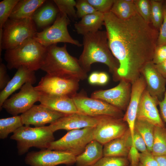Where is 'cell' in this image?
<instances>
[{"instance_id": "27", "label": "cell", "mask_w": 166, "mask_h": 166, "mask_svg": "<svg viewBox=\"0 0 166 166\" xmlns=\"http://www.w3.org/2000/svg\"><path fill=\"white\" fill-rule=\"evenodd\" d=\"M118 18L128 19L138 13L134 0H114L110 11Z\"/></svg>"}, {"instance_id": "38", "label": "cell", "mask_w": 166, "mask_h": 166, "mask_svg": "<svg viewBox=\"0 0 166 166\" xmlns=\"http://www.w3.org/2000/svg\"><path fill=\"white\" fill-rule=\"evenodd\" d=\"M139 160L144 166H158L155 156L148 150L140 153Z\"/></svg>"}, {"instance_id": "16", "label": "cell", "mask_w": 166, "mask_h": 166, "mask_svg": "<svg viewBox=\"0 0 166 166\" xmlns=\"http://www.w3.org/2000/svg\"><path fill=\"white\" fill-rule=\"evenodd\" d=\"M101 117H93L79 113H75L65 115L48 126L53 132L60 129L70 131L94 127L98 123Z\"/></svg>"}, {"instance_id": "29", "label": "cell", "mask_w": 166, "mask_h": 166, "mask_svg": "<svg viewBox=\"0 0 166 166\" xmlns=\"http://www.w3.org/2000/svg\"><path fill=\"white\" fill-rule=\"evenodd\" d=\"M151 152L155 156L166 155V129L155 126Z\"/></svg>"}, {"instance_id": "6", "label": "cell", "mask_w": 166, "mask_h": 166, "mask_svg": "<svg viewBox=\"0 0 166 166\" xmlns=\"http://www.w3.org/2000/svg\"><path fill=\"white\" fill-rule=\"evenodd\" d=\"M53 133L48 126L34 128L23 126L15 131L10 138L16 141L18 153L22 155L33 147L47 149L54 141Z\"/></svg>"}, {"instance_id": "48", "label": "cell", "mask_w": 166, "mask_h": 166, "mask_svg": "<svg viewBox=\"0 0 166 166\" xmlns=\"http://www.w3.org/2000/svg\"><path fill=\"white\" fill-rule=\"evenodd\" d=\"M158 166H166V155L155 156Z\"/></svg>"}, {"instance_id": "14", "label": "cell", "mask_w": 166, "mask_h": 166, "mask_svg": "<svg viewBox=\"0 0 166 166\" xmlns=\"http://www.w3.org/2000/svg\"><path fill=\"white\" fill-rule=\"evenodd\" d=\"M131 88V83L122 79L117 86L108 89L95 91L92 94L91 97L103 100L125 111L130 101Z\"/></svg>"}, {"instance_id": "3", "label": "cell", "mask_w": 166, "mask_h": 166, "mask_svg": "<svg viewBox=\"0 0 166 166\" xmlns=\"http://www.w3.org/2000/svg\"><path fill=\"white\" fill-rule=\"evenodd\" d=\"M40 69L48 74L67 76L80 80L87 77L78 60L67 51L66 44L61 47L57 44L48 47Z\"/></svg>"}, {"instance_id": "37", "label": "cell", "mask_w": 166, "mask_h": 166, "mask_svg": "<svg viewBox=\"0 0 166 166\" xmlns=\"http://www.w3.org/2000/svg\"><path fill=\"white\" fill-rule=\"evenodd\" d=\"M97 11L105 14L110 11L114 0H87Z\"/></svg>"}, {"instance_id": "20", "label": "cell", "mask_w": 166, "mask_h": 166, "mask_svg": "<svg viewBox=\"0 0 166 166\" xmlns=\"http://www.w3.org/2000/svg\"><path fill=\"white\" fill-rule=\"evenodd\" d=\"M36 81L34 71L22 66L18 69L14 77L5 88L0 92V110L2 109L4 101L12 93L20 89L25 83L29 82L33 84Z\"/></svg>"}, {"instance_id": "32", "label": "cell", "mask_w": 166, "mask_h": 166, "mask_svg": "<svg viewBox=\"0 0 166 166\" xmlns=\"http://www.w3.org/2000/svg\"><path fill=\"white\" fill-rule=\"evenodd\" d=\"M53 1L56 5L60 13L67 15L72 20L77 18L74 8L76 1L74 0H53Z\"/></svg>"}, {"instance_id": "4", "label": "cell", "mask_w": 166, "mask_h": 166, "mask_svg": "<svg viewBox=\"0 0 166 166\" xmlns=\"http://www.w3.org/2000/svg\"><path fill=\"white\" fill-rule=\"evenodd\" d=\"M47 47L33 38L12 49L6 50L4 59L10 69L25 67L35 71L41 69Z\"/></svg>"}, {"instance_id": "44", "label": "cell", "mask_w": 166, "mask_h": 166, "mask_svg": "<svg viewBox=\"0 0 166 166\" xmlns=\"http://www.w3.org/2000/svg\"><path fill=\"white\" fill-rule=\"evenodd\" d=\"M161 114L163 119L166 123V90L163 99L159 102Z\"/></svg>"}, {"instance_id": "2", "label": "cell", "mask_w": 166, "mask_h": 166, "mask_svg": "<svg viewBox=\"0 0 166 166\" xmlns=\"http://www.w3.org/2000/svg\"><path fill=\"white\" fill-rule=\"evenodd\" d=\"M83 49L78 61L86 73L92 64L100 62L106 65L112 74L115 81H120L117 73L119 64L109 48L106 31L98 30L83 35Z\"/></svg>"}, {"instance_id": "47", "label": "cell", "mask_w": 166, "mask_h": 166, "mask_svg": "<svg viewBox=\"0 0 166 166\" xmlns=\"http://www.w3.org/2000/svg\"><path fill=\"white\" fill-rule=\"evenodd\" d=\"M99 73L98 72L92 73L89 76L88 81L91 84H98L99 79Z\"/></svg>"}, {"instance_id": "33", "label": "cell", "mask_w": 166, "mask_h": 166, "mask_svg": "<svg viewBox=\"0 0 166 166\" xmlns=\"http://www.w3.org/2000/svg\"><path fill=\"white\" fill-rule=\"evenodd\" d=\"M19 0H3L0 2V29L9 19Z\"/></svg>"}, {"instance_id": "26", "label": "cell", "mask_w": 166, "mask_h": 166, "mask_svg": "<svg viewBox=\"0 0 166 166\" xmlns=\"http://www.w3.org/2000/svg\"><path fill=\"white\" fill-rule=\"evenodd\" d=\"M59 13L57 7L52 3H47L35 12L32 19L36 26L45 27L54 22Z\"/></svg>"}, {"instance_id": "23", "label": "cell", "mask_w": 166, "mask_h": 166, "mask_svg": "<svg viewBox=\"0 0 166 166\" xmlns=\"http://www.w3.org/2000/svg\"><path fill=\"white\" fill-rule=\"evenodd\" d=\"M103 145L93 140L83 152L76 157V166H91L103 157Z\"/></svg>"}, {"instance_id": "30", "label": "cell", "mask_w": 166, "mask_h": 166, "mask_svg": "<svg viewBox=\"0 0 166 166\" xmlns=\"http://www.w3.org/2000/svg\"><path fill=\"white\" fill-rule=\"evenodd\" d=\"M23 126L20 115L0 119V138H6L9 134L14 132Z\"/></svg>"}, {"instance_id": "40", "label": "cell", "mask_w": 166, "mask_h": 166, "mask_svg": "<svg viewBox=\"0 0 166 166\" xmlns=\"http://www.w3.org/2000/svg\"><path fill=\"white\" fill-rule=\"evenodd\" d=\"M166 60V44L156 45L154 50L152 62L159 64Z\"/></svg>"}, {"instance_id": "35", "label": "cell", "mask_w": 166, "mask_h": 166, "mask_svg": "<svg viewBox=\"0 0 166 166\" xmlns=\"http://www.w3.org/2000/svg\"><path fill=\"white\" fill-rule=\"evenodd\" d=\"M134 2L137 12L140 16L147 23L151 24V8L150 0H134Z\"/></svg>"}, {"instance_id": "10", "label": "cell", "mask_w": 166, "mask_h": 166, "mask_svg": "<svg viewBox=\"0 0 166 166\" xmlns=\"http://www.w3.org/2000/svg\"><path fill=\"white\" fill-rule=\"evenodd\" d=\"M71 98L79 113L93 117L124 116L123 111L103 100L77 93Z\"/></svg>"}, {"instance_id": "11", "label": "cell", "mask_w": 166, "mask_h": 166, "mask_svg": "<svg viewBox=\"0 0 166 166\" xmlns=\"http://www.w3.org/2000/svg\"><path fill=\"white\" fill-rule=\"evenodd\" d=\"M30 82H27L20 88L19 91L6 99L2 106L13 116L23 113L39 101L40 93L36 90Z\"/></svg>"}, {"instance_id": "25", "label": "cell", "mask_w": 166, "mask_h": 166, "mask_svg": "<svg viewBox=\"0 0 166 166\" xmlns=\"http://www.w3.org/2000/svg\"><path fill=\"white\" fill-rule=\"evenodd\" d=\"M45 0H19L9 18L15 19L31 18L36 10L45 2Z\"/></svg>"}, {"instance_id": "8", "label": "cell", "mask_w": 166, "mask_h": 166, "mask_svg": "<svg viewBox=\"0 0 166 166\" xmlns=\"http://www.w3.org/2000/svg\"><path fill=\"white\" fill-rule=\"evenodd\" d=\"M70 23L68 16L59 12L53 24L43 31L37 32L33 39L46 47L59 42L68 43L81 46L82 44L73 39L69 34L67 26Z\"/></svg>"}, {"instance_id": "17", "label": "cell", "mask_w": 166, "mask_h": 166, "mask_svg": "<svg viewBox=\"0 0 166 166\" xmlns=\"http://www.w3.org/2000/svg\"><path fill=\"white\" fill-rule=\"evenodd\" d=\"M159 101L151 96L146 89L140 98L136 119L147 121L155 126L164 128L157 107Z\"/></svg>"}, {"instance_id": "22", "label": "cell", "mask_w": 166, "mask_h": 166, "mask_svg": "<svg viewBox=\"0 0 166 166\" xmlns=\"http://www.w3.org/2000/svg\"><path fill=\"white\" fill-rule=\"evenodd\" d=\"M133 141L129 128L121 136L103 145V156L127 157Z\"/></svg>"}, {"instance_id": "15", "label": "cell", "mask_w": 166, "mask_h": 166, "mask_svg": "<svg viewBox=\"0 0 166 166\" xmlns=\"http://www.w3.org/2000/svg\"><path fill=\"white\" fill-rule=\"evenodd\" d=\"M65 115L40 104L34 105L20 116L23 125L39 127L45 126L47 124H51Z\"/></svg>"}, {"instance_id": "19", "label": "cell", "mask_w": 166, "mask_h": 166, "mask_svg": "<svg viewBox=\"0 0 166 166\" xmlns=\"http://www.w3.org/2000/svg\"><path fill=\"white\" fill-rule=\"evenodd\" d=\"M141 75L146 82V89L151 95L159 101L162 100L166 90V79L158 71L152 61L144 67Z\"/></svg>"}, {"instance_id": "9", "label": "cell", "mask_w": 166, "mask_h": 166, "mask_svg": "<svg viewBox=\"0 0 166 166\" xmlns=\"http://www.w3.org/2000/svg\"><path fill=\"white\" fill-rule=\"evenodd\" d=\"M79 81L67 76L46 73L34 88L41 94L64 95L71 97L77 94Z\"/></svg>"}, {"instance_id": "39", "label": "cell", "mask_w": 166, "mask_h": 166, "mask_svg": "<svg viewBox=\"0 0 166 166\" xmlns=\"http://www.w3.org/2000/svg\"><path fill=\"white\" fill-rule=\"evenodd\" d=\"M163 6V19L159 30L157 45L166 44V1H164Z\"/></svg>"}, {"instance_id": "21", "label": "cell", "mask_w": 166, "mask_h": 166, "mask_svg": "<svg viewBox=\"0 0 166 166\" xmlns=\"http://www.w3.org/2000/svg\"><path fill=\"white\" fill-rule=\"evenodd\" d=\"M39 101L52 110L65 115L78 113L72 99L68 96L40 93Z\"/></svg>"}, {"instance_id": "46", "label": "cell", "mask_w": 166, "mask_h": 166, "mask_svg": "<svg viewBox=\"0 0 166 166\" xmlns=\"http://www.w3.org/2000/svg\"><path fill=\"white\" fill-rule=\"evenodd\" d=\"M108 76L106 73L103 72L99 73L98 84L105 85L108 82Z\"/></svg>"}, {"instance_id": "5", "label": "cell", "mask_w": 166, "mask_h": 166, "mask_svg": "<svg viewBox=\"0 0 166 166\" xmlns=\"http://www.w3.org/2000/svg\"><path fill=\"white\" fill-rule=\"evenodd\" d=\"M0 30V54L2 49L14 48L27 40L33 38L37 33L36 26L31 18L15 19L9 18Z\"/></svg>"}, {"instance_id": "1", "label": "cell", "mask_w": 166, "mask_h": 166, "mask_svg": "<svg viewBox=\"0 0 166 166\" xmlns=\"http://www.w3.org/2000/svg\"><path fill=\"white\" fill-rule=\"evenodd\" d=\"M151 24L138 13L126 20L110 11L104 14L108 45L119 64L121 79L132 84L141 75L145 65L152 61L159 31Z\"/></svg>"}, {"instance_id": "18", "label": "cell", "mask_w": 166, "mask_h": 166, "mask_svg": "<svg viewBox=\"0 0 166 166\" xmlns=\"http://www.w3.org/2000/svg\"><path fill=\"white\" fill-rule=\"evenodd\" d=\"M146 86L145 80L142 75L132 84L130 101L123 118L128 124L132 139L139 104Z\"/></svg>"}, {"instance_id": "13", "label": "cell", "mask_w": 166, "mask_h": 166, "mask_svg": "<svg viewBox=\"0 0 166 166\" xmlns=\"http://www.w3.org/2000/svg\"><path fill=\"white\" fill-rule=\"evenodd\" d=\"M129 129L123 118L104 116L95 127L94 140L102 145L122 136Z\"/></svg>"}, {"instance_id": "28", "label": "cell", "mask_w": 166, "mask_h": 166, "mask_svg": "<svg viewBox=\"0 0 166 166\" xmlns=\"http://www.w3.org/2000/svg\"><path fill=\"white\" fill-rule=\"evenodd\" d=\"M155 127L147 121L137 119L134 125V129L142 137L146 143L148 150L151 152L153 143Z\"/></svg>"}, {"instance_id": "41", "label": "cell", "mask_w": 166, "mask_h": 166, "mask_svg": "<svg viewBox=\"0 0 166 166\" xmlns=\"http://www.w3.org/2000/svg\"><path fill=\"white\" fill-rule=\"evenodd\" d=\"M133 144L138 151L141 152L148 150L146 143L140 134L134 129L132 138Z\"/></svg>"}, {"instance_id": "45", "label": "cell", "mask_w": 166, "mask_h": 166, "mask_svg": "<svg viewBox=\"0 0 166 166\" xmlns=\"http://www.w3.org/2000/svg\"><path fill=\"white\" fill-rule=\"evenodd\" d=\"M155 66L160 73L166 79V60L157 64H155Z\"/></svg>"}, {"instance_id": "49", "label": "cell", "mask_w": 166, "mask_h": 166, "mask_svg": "<svg viewBox=\"0 0 166 166\" xmlns=\"http://www.w3.org/2000/svg\"><path fill=\"white\" fill-rule=\"evenodd\" d=\"M144 166L143 165H142V164H141L140 163H139V166Z\"/></svg>"}, {"instance_id": "31", "label": "cell", "mask_w": 166, "mask_h": 166, "mask_svg": "<svg viewBox=\"0 0 166 166\" xmlns=\"http://www.w3.org/2000/svg\"><path fill=\"white\" fill-rule=\"evenodd\" d=\"M164 1L150 0L151 8V24L154 28L159 31L163 19V5Z\"/></svg>"}, {"instance_id": "24", "label": "cell", "mask_w": 166, "mask_h": 166, "mask_svg": "<svg viewBox=\"0 0 166 166\" xmlns=\"http://www.w3.org/2000/svg\"><path fill=\"white\" fill-rule=\"evenodd\" d=\"M104 22V14L98 11L84 16L74 24L78 34L84 35L101 30Z\"/></svg>"}, {"instance_id": "36", "label": "cell", "mask_w": 166, "mask_h": 166, "mask_svg": "<svg viewBox=\"0 0 166 166\" xmlns=\"http://www.w3.org/2000/svg\"><path fill=\"white\" fill-rule=\"evenodd\" d=\"M75 7L77 10L76 14L77 18H81L85 16L97 11L87 0H77Z\"/></svg>"}, {"instance_id": "34", "label": "cell", "mask_w": 166, "mask_h": 166, "mask_svg": "<svg viewBox=\"0 0 166 166\" xmlns=\"http://www.w3.org/2000/svg\"><path fill=\"white\" fill-rule=\"evenodd\" d=\"M129 165L127 157L103 156L91 166H128Z\"/></svg>"}, {"instance_id": "42", "label": "cell", "mask_w": 166, "mask_h": 166, "mask_svg": "<svg viewBox=\"0 0 166 166\" xmlns=\"http://www.w3.org/2000/svg\"><path fill=\"white\" fill-rule=\"evenodd\" d=\"M140 153L134 145L132 146L128 154L127 158L130 166H138L140 163Z\"/></svg>"}, {"instance_id": "43", "label": "cell", "mask_w": 166, "mask_h": 166, "mask_svg": "<svg viewBox=\"0 0 166 166\" xmlns=\"http://www.w3.org/2000/svg\"><path fill=\"white\" fill-rule=\"evenodd\" d=\"M10 80L7 74L6 66L2 62L0 64V90L1 91L6 87Z\"/></svg>"}, {"instance_id": "7", "label": "cell", "mask_w": 166, "mask_h": 166, "mask_svg": "<svg viewBox=\"0 0 166 166\" xmlns=\"http://www.w3.org/2000/svg\"><path fill=\"white\" fill-rule=\"evenodd\" d=\"M94 128L95 127H88L69 131L60 139L52 142L47 149L66 152L76 156L94 139Z\"/></svg>"}, {"instance_id": "12", "label": "cell", "mask_w": 166, "mask_h": 166, "mask_svg": "<svg viewBox=\"0 0 166 166\" xmlns=\"http://www.w3.org/2000/svg\"><path fill=\"white\" fill-rule=\"evenodd\" d=\"M76 157L66 152L45 149L28 153L25 161L30 166L70 165L75 163Z\"/></svg>"}]
</instances>
